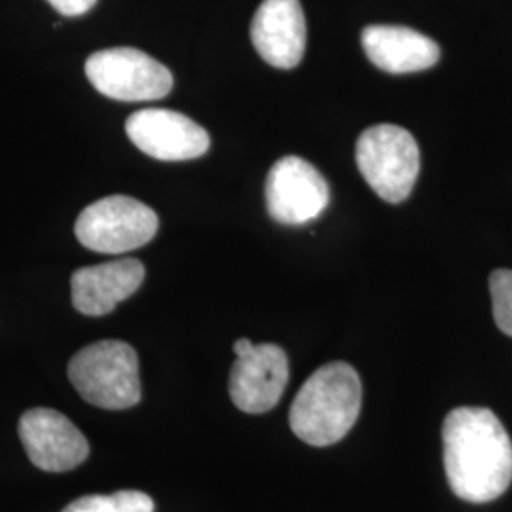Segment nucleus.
I'll list each match as a JSON object with an SVG mask.
<instances>
[{"mask_svg":"<svg viewBox=\"0 0 512 512\" xmlns=\"http://www.w3.org/2000/svg\"><path fill=\"white\" fill-rule=\"evenodd\" d=\"M363 385L357 370L336 361L317 368L294 397L289 423L310 446H330L348 435L359 418Z\"/></svg>","mask_w":512,"mask_h":512,"instance_id":"obj_2","label":"nucleus"},{"mask_svg":"<svg viewBox=\"0 0 512 512\" xmlns=\"http://www.w3.org/2000/svg\"><path fill=\"white\" fill-rule=\"evenodd\" d=\"M18 431L27 456L46 473L73 471L90 456V444L82 431L52 408L27 410Z\"/></svg>","mask_w":512,"mask_h":512,"instance_id":"obj_9","label":"nucleus"},{"mask_svg":"<svg viewBox=\"0 0 512 512\" xmlns=\"http://www.w3.org/2000/svg\"><path fill=\"white\" fill-rule=\"evenodd\" d=\"M78 395L97 408L128 410L141 401L137 351L120 340H101L80 349L69 363Z\"/></svg>","mask_w":512,"mask_h":512,"instance_id":"obj_3","label":"nucleus"},{"mask_svg":"<svg viewBox=\"0 0 512 512\" xmlns=\"http://www.w3.org/2000/svg\"><path fill=\"white\" fill-rule=\"evenodd\" d=\"M61 16L76 18L90 12L97 0H48Z\"/></svg>","mask_w":512,"mask_h":512,"instance_id":"obj_16","label":"nucleus"},{"mask_svg":"<svg viewBox=\"0 0 512 512\" xmlns=\"http://www.w3.org/2000/svg\"><path fill=\"white\" fill-rule=\"evenodd\" d=\"M444 469L459 499L490 503L512 482V442L503 423L488 408L461 406L442 425Z\"/></svg>","mask_w":512,"mask_h":512,"instance_id":"obj_1","label":"nucleus"},{"mask_svg":"<svg viewBox=\"0 0 512 512\" xmlns=\"http://www.w3.org/2000/svg\"><path fill=\"white\" fill-rule=\"evenodd\" d=\"M126 133L141 152L162 162L200 158L211 145L200 124L175 110H137L126 122Z\"/></svg>","mask_w":512,"mask_h":512,"instance_id":"obj_10","label":"nucleus"},{"mask_svg":"<svg viewBox=\"0 0 512 512\" xmlns=\"http://www.w3.org/2000/svg\"><path fill=\"white\" fill-rule=\"evenodd\" d=\"M366 57L385 73H420L437 65L439 44L414 29L399 25H370L363 31Z\"/></svg>","mask_w":512,"mask_h":512,"instance_id":"obj_13","label":"nucleus"},{"mask_svg":"<svg viewBox=\"0 0 512 512\" xmlns=\"http://www.w3.org/2000/svg\"><path fill=\"white\" fill-rule=\"evenodd\" d=\"M63 512H154V501L145 492L120 490L112 495H84Z\"/></svg>","mask_w":512,"mask_h":512,"instance_id":"obj_14","label":"nucleus"},{"mask_svg":"<svg viewBox=\"0 0 512 512\" xmlns=\"http://www.w3.org/2000/svg\"><path fill=\"white\" fill-rule=\"evenodd\" d=\"M355 160L368 186L387 203L404 202L420 175L416 139L410 131L391 124L363 131Z\"/></svg>","mask_w":512,"mask_h":512,"instance_id":"obj_4","label":"nucleus"},{"mask_svg":"<svg viewBox=\"0 0 512 512\" xmlns=\"http://www.w3.org/2000/svg\"><path fill=\"white\" fill-rule=\"evenodd\" d=\"M251 40L275 69H294L306 52L308 27L300 0H264L251 23Z\"/></svg>","mask_w":512,"mask_h":512,"instance_id":"obj_11","label":"nucleus"},{"mask_svg":"<svg viewBox=\"0 0 512 512\" xmlns=\"http://www.w3.org/2000/svg\"><path fill=\"white\" fill-rule=\"evenodd\" d=\"M490 294L497 329L512 336V270H495L490 275Z\"/></svg>","mask_w":512,"mask_h":512,"instance_id":"obj_15","label":"nucleus"},{"mask_svg":"<svg viewBox=\"0 0 512 512\" xmlns=\"http://www.w3.org/2000/svg\"><path fill=\"white\" fill-rule=\"evenodd\" d=\"M145 281V266L137 258H120L86 266L71 277L73 306L82 315L101 317L137 293Z\"/></svg>","mask_w":512,"mask_h":512,"instance_id":"obj_12","label":"nucleus"},{"mask_svg":"<svg viewBox=\"0 0 512 512\" xmlns=\"http://www.w3.org/2000/svg\"><path fill=\"white\" fill-rule=\"evenodd\" d=\"M158 232V215L129 196H109L90 203L74 224L78 241L95 253L122 255L135 251Z\"/></svg>","mask_w":512,"mask_h":512,"instance_id":"obj_5","label":"nucleus"},{"mask_svg":"<svg viewBox=\"0 0 512 512\" xmlns=\"http://www.w3.org/2000/svg\"><path fill=\"white\" fill-rule=\"evenodd\" d=\"M86 76L110 99L156 101L173 90V74L154 57L135 48H109L88 57Z\"/></svg>","mask_w":512,"mask_h":512,"instance_id":"obj_6","label":"nucleus"},{"mask_svg":"<svg viewBox=\"0 0 512 512\" xmlns=\"http://www.w3.org/2000/svg\"><path fill=\"white\" fill-rule=\"evenodd\" d=\"M236 363L230 372L232 403L245 414L270 412L289 384L287 353L275 344L256 346L247 338L234 344Z\"/></svg>","mask_w":512,"mask_h":512,"instance_id":"obj_7","label":"nucleus"},{"mask_svg":"<svg viewBox=\"0 0 512 512\" xmlns=\"http://www.w3.org/2000/svg\"><path fill=\"white\" fill-rule=\"evenodd\" d=\"M329 200V184L310 162L285 156L272 165L266 179V207L272 219L300 226L317 219Z\"/></svg>","mask_w":512,"mask_h":512,"instance_id":"obj_8","label":"nucleus"}]
</instances>
